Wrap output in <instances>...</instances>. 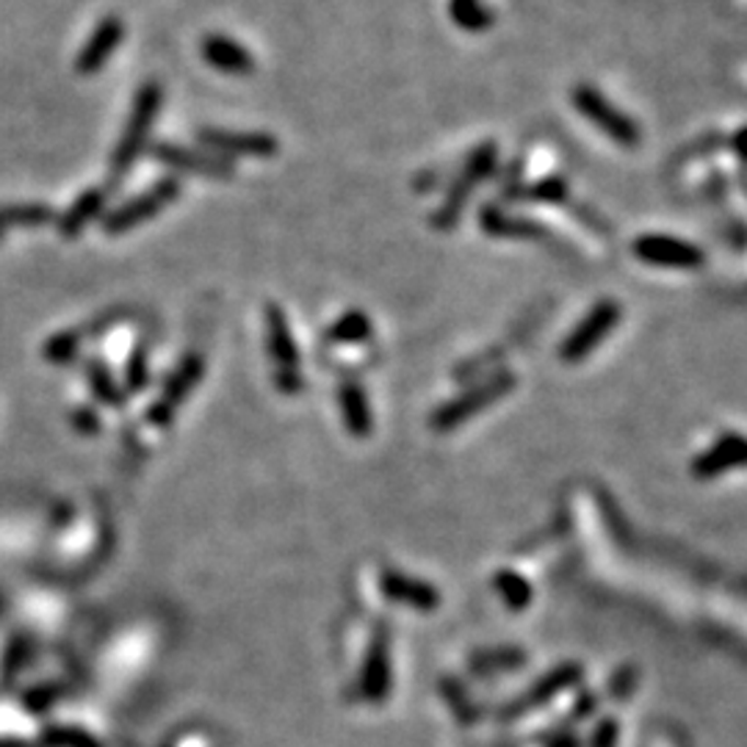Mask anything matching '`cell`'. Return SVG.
<instances>
[{"label": "cell", "mask_w": 747, "mask_h": 747, "mask_svg": "<svg viewBox=\"0 0 747 747\" xmlns=\"http://www.w3.org/2000/svg\"><path fill=\"white\" fill-rule=\"evenodd\" d=\"M177 197H181V181H177V177H161V181L152 183L150 188H145V192H139L136 197L125 199L123 205L108 210L103 219V233L105 235L130 233V230L139 228L141 222H150V219L158 217L161 210L170 208Z\"/></svg>", "instance_id": "cell-3"}, {"label": "cell", "mask_w": 747, "mask_h": 747, "mask_svg": "<svg viewBox=\"0 0 747 747\" xmlns=\"http://www.w3.org/2000/svg\"><path fill=\"white\" fill-rule=\"evenodd\" d=\"M515 388V373L513 371H498L493 373L491 380L479 382V386L468 388L466 393H460L457 399L446 402L444 407H438L429 418L435 433H451L460 424H466L468 418H473L476 413L491 407L493 402L504 399L507 393H513Z\"/></svg>", "instance_id": "cell-5"}, {"label": "cell", "mask_w": 747, "mask_h": 747, "mask_svg": "<svg viewBox=\"0 0 747 747\" xmlns=\"http://www.w3.org/2000/svg\"><path fill=\"white\" fill-rule=\"evenodd\" d=\"M263 315H266V349H269L272 363H275V371H297L302 355H299V346L294 341L286 310L277 302H269Z\"/></svg>", "instance_id": "cell-14"}, {"label": "cell", "mask_w": 747, "mask_h": 747, "mask_svg": "<svg viewBox=\"0 0 747 747\" xmlns=\"http://www.w3.org/2000/svg\"><path fill=\"white\" fill-rule=\"evenodd\" d=\"M150 156L156 158L161 166L183 172V175L219 177V181H228V177L235 175L233 161H230V158L217 156V152H210V150H194V147L161 141V145L150 147Z\"/></svg>", "instance_id": "cell-8"}, {"label": "cell", "mask_w": 747, "mask_h": 747, "mask_svg": "<svg viewBox=\"0 0 747 747\" xmlns=\"http://www.w3.org/2000/svg\"><path fill=\"white\" fill-rule=\"evenodd\" d=\"M618 745V723L614 720H604L593 734L590 747H614Z\"/></svg>", "instance_id": "cell-34"}, {"label": "cell", "mask_w": 747, "mask_h": 747, "mask_svg": "<svg viewBox=\"0 0 747 747\" xmlns=\"http://www.w3.org/2000/svg\"><path fill=\"white\" fill-rule=\"evenodd\" d=\"M731 147H734V152L739 156V161H745L747 164V128L736 130L734 139H731Z\"/></svg>", "instance_id": "cell-35"}, {"label": "cell", "mask_w": 747, "mask_h": 747, "mask_svg": "<svg viewBox=\"0 0 747 747\" xmlns=\"http://www.w3.org/2000/svg\"><path fill=\"white\" fill-rule=\"evenodd\" d=\"M620 315H623V308L614 299H601V302L593 304L590 313L584 315L582 322L571 330V335L562 341V363H582L584 357L593 355L607 341V335L614 333Z\"/></svg>", "instance_id": "cell-6"}, {"label": "cell", "mask_w": 747, "mask_h": 747, "mask_svg": "<svg viewBox=\"0 0 747 747\" xmlns=\"http://www.w3.org/2000/svg\"><path fill=\"white\" fill-rule=\"evenodd\" d=\"M373 327L368 313L363 310H346L344 315H338V322H333L324 333L327 344H363V341L371 338Z\"/></svg>", "instance_id": "cell-24"}, {"label": "cell", "mask_w": 747, "mask_h": 747, "mask_svg": "<svg viewBox=\"0 0 747 747\" xmlns=\"http://www.w3.org/2000/svg\"><path fill=\"white\" fill-rule=\"evenodd\" d=\"M731 468H747V438L742 435H723L712 449L692 462V473L698 479H714Z\"/></svg>", "instance_id": "cell-18"}, {"label": "cell", "mask_w": 747, "mask_h": 747, "mask_svg": "<svg viewBox=\"0 0 747 747\" xmlns=\"http://www.w3.org/2000/svg\"><path fill=\"white\" fill-rule=\"evenodd\" d=\"M388 692H391V636L377 629L363 659L360 698L368 703H382Z\"/></svg>", "instance_id": "cell-12"}, {"label": "cell", "mask_w": 747, "mask_h": 747, "mask_svg": "<svg viewBox=\"0 0 747 747\" xmlns=\"http://www.w3.org/2000/svg\"><path fill=\"white\" fill-rule=\"evenodd\" d=\"M83 371H87V380H89V388H92L94 399H97L100 404H105V407H125V402H128V391H125L123 386L117 382V377L112 373V368L105 366L103 360H87V366H83Z\"/></svg>", "instance_id": "cell-21"}, {"label": "cell", "mask_w": 747, "mask_h": 747, "mask_svg": "<svg viewBox=\"0 0 747 747\" xmlns=\"http://www.w3.org/2000/svg\"><path fill=\"white\" fill-rule=\"evenodd\" d=\"M745 192H747V177H745Z\"/></svg>", "instance_id": "cell-37"}, {"label": "cell", "mask_w": 747, "mask_h": 747, "mask_svg": "<svg viewBox=\"0 0 747 747\" xmlns=\"http://www.w3.org/2000/svg\"><path fill=\"white\" fill-rule=\"evenodd\" d=\"M161 100H164V92H161V83L158 81L141 83L139 92H136L134 105H130V117L125 123L117 147H114L112 161H108V183L112 186L134 170V164L139 161L141 152H145L152 125H156L158 112H161Z\"/></svg>", "instance_id": "cell-1"}, {"label": "cell", "mask_w": 747, "mask_h": 747, "mask_svg": "<svg viewBox=\"0 0 747 747\" xmlns=\"http://www.w3.org/2000/svg\"><path fill=\"white\" fill-rule=\"evenodd\" d=\"M150 386V352L147 346H136L130 352V360L125 366V388L128 393H139Z\"/></svg>", "instance_id": "cell-27"}, {"label": "cell", "mask_w": 747, "mask_h": 747, "mask_svg": "<svg viewBox=\"0 0 747 747\" xmlns=\"http://www.w3.org/2000/svg\"><path fill=\"white\" fill-rule=\"evenodd\" d=\"M482 228L491 235H502V239H538V235H543L540 225L507 217V214L498 210L496 205H487V208L482 210Z\"/></svg>", "instance_id": "cell-22"}, {"label": "cell", "mask_w": 747, "mask_h": 747, "mask_svg": "<svg viewBox=\"0 0 747 747\" xmlns=\"http://www.w3.org/2000/svg\"><path fill=\"white\" fill-rule=\"evenodd\" d=\"M338 410L344 418L346 433L352 438H368L373 433V415L368 404L366 391L355 380H346L338 386Z\"/></svg>", "instance_id": "cell-19"}, {"label": "cell", "mask_w": 747, "mask_h": 747, "mask_svg": "<svg viewBox=\"0 0 747 747\" xmlns=\"http://www.w3.org/2000/svg\"><path fill=\"white\" fill-rule=\"evenodd\" d=\"M449 18L466 34H485L493 25V12L485 0H449Z\"/></svg>", "instance_id": "cell-23"}, {"label": "cell", "mask_w": 747, "mask_h": 747, "mask_svg": "<svg viewBox=\"0 0 747 747\" xmlns=\"http://www.w3.org/2000/svg\"><path fill=\"white\" fill-rule=\"evenodd\" d=\"M551 747H578V739L567 734V736H560L556 742H551Z\"/></svg>", "instance_id": "cell-36"}, {"label": "cell", "mask_w": 747, "mask_h": 747, "mask_svg": "<svg viewBox=\"0 0 747 747\" xmlns=\"http://www.w3.org/2000/svg\"><path fill=\"white\" fill-rule=\"evenodd\" d=\"M203 373H205L203 355H197V352H188V355H183L181 363H177V366L172 368L170 377H166L164 388H161L158 399L152 402V407L147 410V421H150L152 426H161V429H164V426H170L183 399L192 397L194 388L199 386Z\"/></svg>", "instance_id": "cell-7"}, {"label": "cell", "mask_w": 747, "mask_h": 747, "mask_svg": "<svg viewBox=\"0 0 747 747\" xmlns=\"http://www.w3.org/2000/svg\"><path fill=\"white\" fill-rule=\"evenodd\" d=\"M573 105H576L578 114H582L587 123L596 125V128L601 130V134H607L614 145L625 147V150H634V147H640V141H643L640 125H636L629 114L620 112L618 105L609 103V100L604 97L596 87H590V83H578V87L573 89Z\"/></svg>", "instance_id": "cell-4"}, {"label": "cell", "mask_w": 747, "mask_h": 747, "mask_svg": "<svg viewBox=\"0 0 747 747\" xmlns=\"http://www.w3.org/2000/svg\"><path fill=\"white\" fill-rule=\"evenodd\" d=\"M496 164H498V150H496V145H493V141H482L479 147H473L471 156H468V161L462 164L460 175H457V181L451 183L444 205L435 210V217H433L435 228L451 230L457 222H460L462 210H466L471 192L479 186V183L485 181V177L493 175Z\"/></svg>", "instance_id": "cell-2"}, {"label": "cell", "mask_w": 747, "mask_h": 747, "mask_svg": "<svg viewBox=\"0 0 747 747\" xmlns=\"http://www.w3.org/2000/svg\"><path fill=\"white\" fill-rule=\"evenodd\" d=\"M199 56H203L205 65L214 67L217 72H222V76L244 78L252 76V70H255L252 53L246 50L241 42L230 39V36L225 34L205 36V39L199 42Z\"/></svg>", "instance_id": "cell-13"}, {"label": "cell", "mask_w": 747, "mask_h": 747, "mask_svg": "<svg viewBox=\"0 0 747 747\" xmlns=\"http://www.w3.org/2000/svg\"><path fill=\"white\" fill-rule=\"evenodd\" d=\"M380 590L382 596L391 598V601L410 609H418V612H433L440 604V593L435 590L433 584H426L413 576H404V573L399 571L380 573Z\"/></svg>", "instance_id": "cell-15"}, {"label": "cell", "mask_w": 747, "mask_h": 747, "mask_svg": "<svg viewBox=\"0 0 747 747\" xmlns=\"http://www.w3.org/2000/svg\"><path fill=\"white\" fill-rule=\"evenodd\" d=\"M518 197L524 199H543V203H565L567 183L562 177H545V181L531 183L529 188H518Z\"/></svg>", "instance_id": "cell-28"}, {"label": "cell", "mask_w": 747, "mask_h": 747, "mask_svg": "<svg viewBox=\"0 0 747 747\" xmlns=\"http://www.w3.org/2000/svg\"><path fill=\"white\" fill-rule=\"evenodd\" d=\"M56 219L50 205L45 203H18V205H0V233L7 235L9 230H36L45 228Z\"/></svg>", "instance_id": "cell-20"}, {"label": "cell", "mask_w": 747, "mask_h": 747, "mask_svg": "<svg viewBox=\"0 0 747 747\" xmlns=\"http://www.w3.org/2000/svg\"><path fill=\"white\" fill-rule=\"evenodd\" d=\"M108 194H112V186H92L78 194L72 205H67L65 214L56 219V230H59L61 239H78L94 219H100V214L108 205Z\"/></svg>", "instance_id": "cell-16"}, {"label": "cell", "mask_w": 747, "mask_h": 747, "mask_svg": "<svg viewBox=\"0 0 747 747\" xmlns=\"http://www.w3.org/2000/svg\"><path fill=\"white\" fill-rule=\"evenodd\" d=\"M56 701H59V689L39 687L36 692H28L23 703H25V709H28V712H45V709H50Z\"/></svg>", "instance_id": "cell-31"}, {"label": "cell", "mask_w": 747, "mask_h": 747, "mask_svg": "<svg viewBox=\"0 0 747 747\" xmlns=\"http://www.w3.org/2000/svg\"><path fill=\"white\" fill-rule=\"evenodd\" d=\"M197 139L205 150L222 158H272L280 152V141L266 130H230V128H199Z\"/></svg>", "instance_id": "cell-9"}, {"label": "cell", "mask_w": 747, "mask_h": 747, "mask_svg": "<svg viewBox=\"0 0 747 747\" xmlns=\"http://www.w3.org/2000/svg\"><path fill=\"white\" fill-rule=\"evenodd\" d=\"M582 681V667L578 665H560L554 667V670L549 673V676L540 678L535 687L526 692L520 701H515L513 706H507V712H504V717H518V714L529 712V709L535 706H543V703L554 701L560 692H567L571 687H576V683Z\"/></svg>", "instance_id": "cell-17"}, {"label": "cell", "mask_w": 747, "mask_h": 747, "mask_svg": "<svg viewBox=\"0 0 747 747\" xmlns=\"http://www.w3.org/2000/svg\"><path fill=\"white\" fill-rule=\"evenodd\" d=\"M526 659L524 651H502V654H479L473 656V665L482 670H493V667H515Z\"/></svg>", "instance_id": "cell-30"}, {"label": "cell", "mask_w": 747, "mask_h": 747, "mask_svg": "<svg viewBox=\"0 0 747 747\" xmlns=\"http://www.w3.org/2000/svg\"><path fill=\"white\" fill-rule=\"evenodd\" d=\"M45 745L50 747H100V742H94L87 731L78 728H47L45 731Z\"/></svg>", "instance_id": "cell-29"}, {"label": "cell", "mask_w": 747, "mask_h": 747, "mask_svg": "<svg viewBox=\"0 0 747 747\" xmlns=\"http://www.w3.org/2000/svg\"><path fill=\"white\" fill-rule=\"evenodd\" d=\"M83 346V330L72 327V330H61V333L50 335L42 346V355H45L47 363L53 366H67V363L76 360L81 355Z\"/></svg>", "instance_id": "cell-25"}, {"label": "cell", "mask_w": 747, "mask_h": 747, "mask_svg": "<svg viewBox=\"0 0 747 747\" xmlns=\"http://www.w3.org/2000/svg\"><path fill=\"white\" fill-rule=\"evenodd\" d=\"M493 584H496V593L504 598V604H507L509 609L518 612V609L529 607L531 587L524 576H518V573H513V571H502V573H496Z\"/></svg>", "instance_id": "cell-26"}, {"label": "cell", "mask_w": 747, "mask_h": 747, "mask_svg": "<svg viewBox=\"0 0 747 747\" xmlns=\"http://www.w3.org/2000/svg\"><path fill=\"white\" fill-rule=\"evenodd\" d=\"M275 388L280 393H288V397H294V393L304 391V377L302 371H275Z\"/></svg>", "instance_id": "cell-32"}, {"label": "cell", "mask_w": 747, "mask_h": 747, "mask_svg": "<svg viewBox=\"0 0 747 747\" xmlns=\"http://www.w3.org/2000/svg\"><path fill=\"white\" fill-rule=\"evenodd\" d=\"M125 34H128V28H125L123 20L114 18V14L112 18L100 20V23L94 25L92 34H89V39L83 42L81 53L76 56L78 76H83V78L97 76V72L112 61L117 47L125 42Z\"/></svg>", "instance_id": "cell-11"}, {"label": "cell", "mask_w": 747, "mask_h": 747, "mask_svg": "<svg viewBox=\"0 0 747 747\" xmlns=\"http://www.w3.org/2000/svg\"><path fill=\"white\" fill-rule=\"evenodd\" d=\"M72 424L81 435H97L100 433V415L94 410L81 407L76 415H72Z\"/></svg>", "instance_id": "cell-33"}, {"label": "cell", "mask_w": 747, "mask_h": 747, "mask_svg": "<svg viewBox=\"0 0 747 747\" xmlns=\"http://www.w3.org/2000/svg\"><path fill=\"white\" fill-rule=\"evenodd\" d=\"M631 250H634V255L643 263L665 266V269H698V266L706 263V255H703L701 246L662 233L640 235Z\"/></svg>", "instance_id": "cell-10"}]
</instances>
